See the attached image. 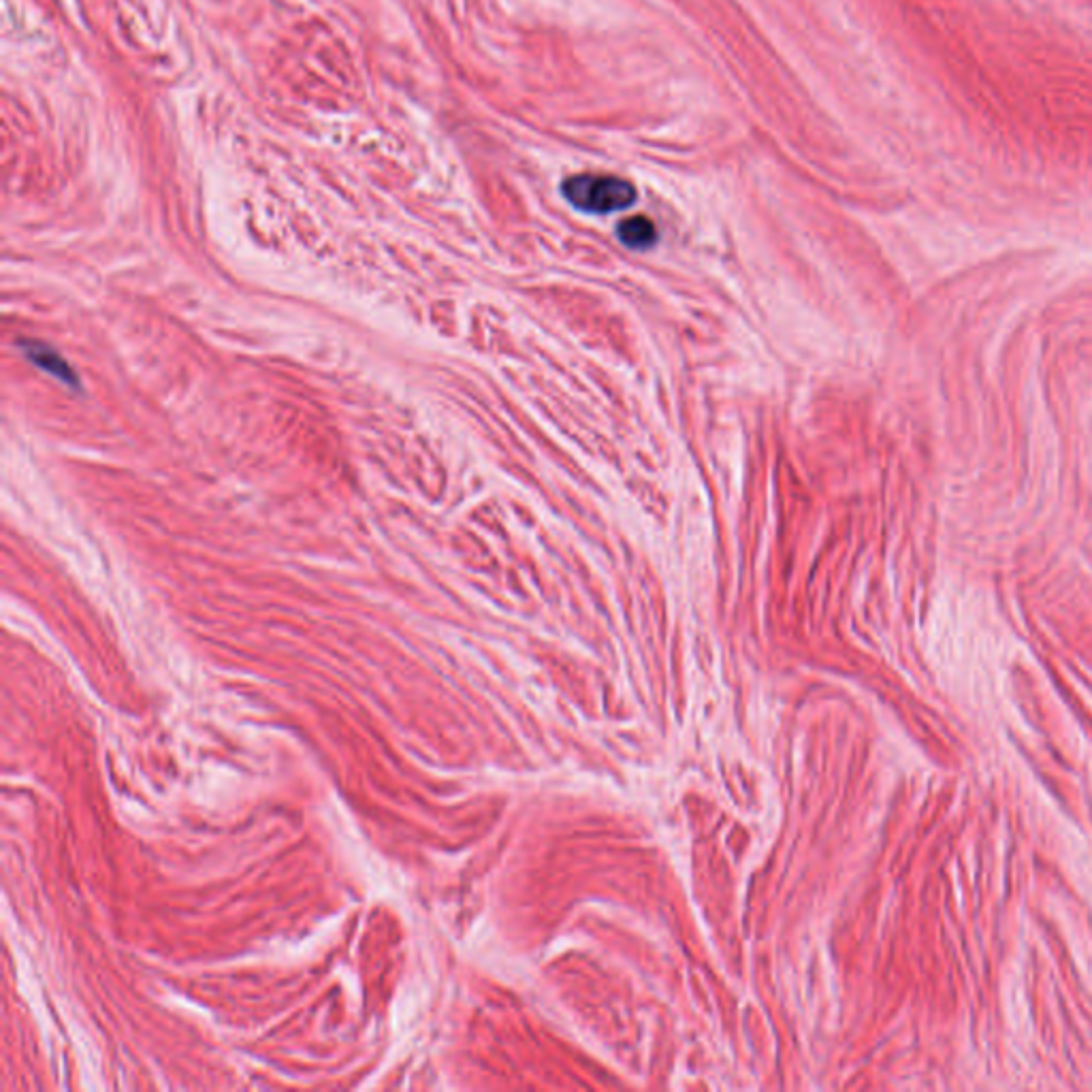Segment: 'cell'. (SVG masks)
<instances>
[{
  "label": "cell",
  "instance_id": "cell-1",
  "mask_svg": "<svg viewBox=\"0 0 1092 1092\" xmlns=\"http://www.w3.org/2000/svg\"><path fill=\"white\" fill-rule=\"evenodd\" d=\"M562 194L566 201L585 214H613L624 211L636 203V188L622 177L615 175H594L583 173L568 177L562 184Z\"/></svg>",
  "mask_w": 1092,
  "mask_h": 1092
},
{
  "label": "cell",
  "instance_id": "cell-2",
  "mask_svg": "<svg viewBox=\"0 0 1092 1092\" xmlns=\"http://www.w3.org/2000/svg\"><path fill=\"white\" fill-rule=\"evenodd\" d=\"M24 354L30 358L32 363H35L39 369L52 373V376L64 384L69 386H75L77 384V376L73 373L71 365L64 361L62 354L50 346L41 344V341H26L24 344Z\"/></svg>",
  "mask_w": 1092,
  "mask_h": 1092
},
{
  "label": "cell",
  "instance_id": "cell-3",
  "mask_svg": "<svg viewBox=\"0 0 1092 1092\" xmlns=\"http://www.w3.org/2000/svg\"><path fill=\"white\" fill-rule=\"evenodd\" d=\"M617 237L630 250H649L656 246L658 231L649 218L634 216L617 226Z\"/></svg>",
  "mask_w": 1092,
  "mask_h": 1092
}]
</instances>
